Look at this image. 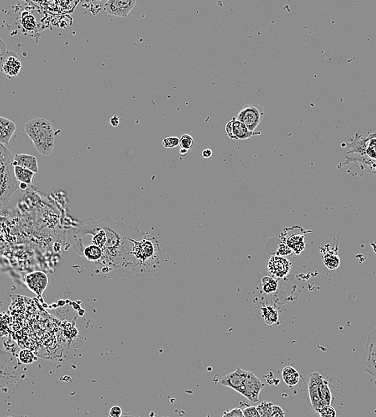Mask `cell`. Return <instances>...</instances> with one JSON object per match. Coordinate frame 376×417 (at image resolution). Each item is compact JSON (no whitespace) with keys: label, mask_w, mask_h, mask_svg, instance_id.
Here are the masks:
<instances>
[{"label":"cell","mask_w":376,"mask_h":417,"mask_svg":"<svg viewBox=\"0 0 376 417\" xmlns=\"http://www.w3.org/2000/svg\"><path fill=\"white\" fill-rule=\"evenodd\" d=\"M136 3L133 0H108L104 5V10L111 16L127 17Z\"/></svg>","instance_id":"8"},{"label":"cell","mask_w":376,"mask_h":417,"mask_svg":"<svg viewBox=\"0 0 376 417\" xmlns=\"http://www.w3.org/2000/svg\"><path fill=\"white\" fill-rule=\"evenodd\" d=\"M83 256L89 261H94L96 263H101L104 258V251L97 245H89L83 250Z\"/></svg>","instance_id":"16"},{"label":"cell","mask_w":376,"mask_h":417,"mask_svg":"<svg viewBox=\"0 0 376 417\" xmlns=\"http://www.w3.org/2000/svg\"><path fill=\"white\" fill-rule=\"evenodd\" d=\"M318 414L319 417H337V411L331 405L324 406Z\"/></svg>","instance_id":"26"},{"label":"cell","mask_w":376,"mask_h":417,"mask_svg":"<svg viewBox=\"0 0 376 417\" xmlns=\"http://www.w3.org/2000/svg\"><path fill=\"white\" fill-rule=\"evenodd\" d=\"M25 133L39 154L49 156L53 153L55 145V133L50 121L42 117L30 120L25 124Z\"/></svg>","instance_id":"2"},{"label":"cell","mask_w":376,"mask_h":417,"mask_svg":"<svg viewBox=\"0 0 376 417\" xmlns=\"http://www.w3.org/2000/svg\"><path fill=\"white\" fill-rule=\"evenodd\" d=\"M0 44H1V45H0V58H1L7 52V46H6V44L3 43V41L1 40Z\"/></svg>","instance_id":"34"},{"label":"cell","mask_w":376,"mask_h":417,"mask_svg":"<svg viewBox=\"0 0 376 417\" xmlns=\"http://www.w3.org/2000/svg\"><path fill=\"white\" fill-rule=\"evenodd\" d=\"M322 375L318 372H313L309 376V383H308V390H309V396H310V407L315 413H319V411L323 408L322 404L320 397H319V382L322 378Z\"/></svg>","instance_id":"10"},{"label":"cell","mask_w":376,"mask_h":417,"mask_svg":"<svg viewBox=\"0 0 376 417\" xmlns=\"http://www.w3.org/2000/svg\"><path fill=\"white\" fill-rule=\"evenodd\" d=\"M221 417H244L242 409L234 408L231 411H227L224 413Z\"/></svg>","instance_id":"31"},{"label":"cell","mask_w":376,"mask_h":417,"mask_svg":"<svg viewBox=\"0 0 376 417\" xmlns=\"http://www.w3.org/2000/svg\"><path fill=\"white\" fill-rule=\"evenodd\" d=\"M162 144L166 149H174L180 145V139L177 137H169L163 140Z\"/></svg>","instance_id":"27"},{"label":"cell","mask_w":376,"mask_h":417,"mask_svg":"<svg viewBox=\"0 0 376 417\" xmlns=\"http://www.w3.org/2000/svg\"><path fill=\"white\" fill-rule=\"evenodd\" d=\"M194 144V140L193 137L189 134H184V135L180 138V146L182 149H191Z\"/></svg>","instance_id":"25"},{"label":"cell","mask_w":376,"mask_h":417,"mask_svg":"<svg viewBox=\"0 0 376 417\" xmlns=\"http://www.w3.org/2000/svg\"><path fill=\"white\" fill-rule=\"evenodd\" d=\"M36 173L32 172L31 170L21 167V166H15V175H16L17 181L20 183H26L28 185L32 184V179Z\"/></svg>","instance_id":"20"},{"label":"cell","mask_w":376,"mask_h":417,"mask_svg":"<svg viewBox=\"0 0 376 417\" xmlns=\"http://www.w3.org/2000/svg\"><path fill=\"white\" fill-rule=\"evenodd\" d=\"M264 116V111L260 105L257 104H248L242 108L236 118L246 124L249 130L254 133L262 122Z\"/></svg>","instance_id":"5"},{"label":"cell","mask_w":376,"mask_h":417,"mask_svg":"<svg viewBox=\"0 0 376 417\" xmlns=\"http://www.w3.org/2000/svg\"><path fill=\"white\" fill-rule=\"evenodd\" d=\"M273 416L274 417H285V412L280 406L273 405Z\"/></svg>","instance_id":"32"},{"label":"cell","mask_w":376,"mask_h":417,"mask_svg":"<svg viewBox=\"0 0 376 417\" xmlns=\"http://www.w3.org/2000/svg\"><path fill=\"white\" fill-rule=\"evenodd\" d=\"M1 60V70L9 77H14L20 72L22 63L13 52L7 51Z\"/></svg>","instance_id":"11"},{"label":"cell","mask_w":376,"mask_h":417,"mask_svg":"<svg viewBox=\"0 0 376 417\" xmlns=\"http://www.w3.org/2000/svg\"><path fill=\"white\" fill-rule=\"evenodd\" d=\"M122 409L119 406H114L112 407L109 411V417H121L122 416Z\"/></svg>","instance_id":"33"},{"label":"cell","mask_w":376,"mask_h":417,"mask_svg":"<svg viewBox=\"0 0 376 417\" xmlns=\"http://www.w3.org/2000/svg\"><path fill=\"white\" fill-rule=\"evenodd\" d=\"M375 385H376V380H375Z\"/></svg>","instance_id":"40"},{"label":"cell","mask_w":376,"mask_h":417,"mask_svg":"<svg viewBox=\"0 0 376 417\" xmlns=\"http://www.w3.org/2000/svg\"><path fill=\"white\" fill-rule=\"evenodd\" d=\"M27 287L37 295H41L48 286V278L43 271L29 273L25 276Z\"/></svg>","instance_id":"9"},{"label":"cell","mask_w":376,"mask_h":417,"mask_svg":"<svg viewBox=\"0 0 376 417\" xmlns=\"http://www.w3.org/2000/svg\"><path fill=\"white\" fill-rule=\"evenodd\" d=\"M121 417H140L139 416L133 414V413H123Z\"/></svg>","instance_id":"37"},{"label":"cell","mask_w":376,"mask_h":417,"mask_svg":"<svg viewBox=\"0 0 376 417\" xmlns=\"http://www.w3.org/2000/svg\"><path fill=\"white\" fill-rule=\"evenodd\" d=\"M262 290L267 293H272L277 290L278 283L274 278L269 277H264L262 280Z\"/></svg>","instance_id":"23"},{"label":"cell","mask_w":376,"mask_h":417,"mask_svg":"<svg viewBox=\"0 0 376 417\" xmlns=\"http://www.w3.org/2000/svg\"><path fill=\"white\" fill-rule=\"evenodd\" d=\"M263 387L264 384L253 372L245 371L244 393L242 396L251 402L257 403Z\"/></svg>","instance_id":"6"},{"label":"cell","mask_w":376,"mask_h":417,"mask_svg":"<svg viewBox=\"0 0 376 417\" xmlns=\"http://www.w3.org/2000/svg\"><path fill=\"white\" fill-rule=\"evenodd\" d=\"M28 185L26 183H20L19 185V187H20L22 190H26V189L28 188Z\"/></svg>","instance_id":"39"},{"label":"cell","mask_w":376,"mask_h":417,"mask_svg":"<svg viewBox=\"0 0 376 417\" xmlns=\"http://www.w3.org/2000/svg\"><path fill=\"white\" fill-rule=\"evenodd\" d=\"M212 150L210 149H205V150H203L202 152V156L203 157H205V158H210L212 156Z\"/></svg>","instance_id":"36"},{"label":"cell","mask_w":376,"mask_h":417,"mask_svg":"<svg viewBox=\"0 0 376 417\" xmlns=\"http://www.w3.org/2000/svg\"><path fill=\"white\" fill-rule=\"evenodd\" d=\"M273 405L274 403L269 401H263L257 406L260 417H274L273 416Z\"/></svg>","instance_id":"22"},{"label":"cell","mask_w":376,"mask_h":417,"mask_svg":"<svg viewBox=\"0 0 376 417\" xmlns=\"http://www.w3.org/2000/svg\"><path fill=\"white\" fill-rule=\"evenodd\" d=\"M367 154L370 157L376 159V139L370 140L369 145L367 149Z\"/></svg>","instance_id":"30"},{"label":"cell","mask_w":376,"mask_h":417,"mask_svg":"<svg viewBox=\"0 0 376 417\" xmlns=\"http://www.w3.org/2000/svg\"><path fill=\"white\" fill-rule=\"evenodd\" d=\"M22 24L23 28L28 31L34 30L36 27V21L34 16L30 14L28 12H26V14L23 15L22 17Z\"/></svg>","instance_id":"24"},{"label":"cell","mask_w":376,"mask_h":417,"mask_svg":"<svg viewBox=\"0 0 376 417\" xmlns=\"http://www.w3.org/2000/svg\"><path fill=\"white\" fill-rule=\"evenodd\" d=\"M16 124L11 120L0 117V142L1 144H9L12 136L16 132Z\"/></svg>","instance_id":"15"},{"label":"cell","mask_w":376,"mask_h":417,"mask_svg":"<svg viewBox=\"0 0 376 417\" xmlns=\"http://www.w3.org/2000/svg\"><path fill=\"white\" fill-rule=\"evenodd\" d=\"M245 371L238 368L233 372L229 373L221 380V384L225 387H231L240 394L244 393Z\"/></svg>","instance_id":"12"},{"label":"cell","mask_w":376,"mask_h":417,"mask_svg":"<svg viewBox=\"0 0 376 417\" xmlns=\"http://www.w3.org/2000/svg\"><path fill=\"white\" fill-rule=\"evenodd\" d=\"M322 252H323L324 264L329 270L334 271L340 266V259L338 256L336 250L331 251L324 249Z\"/></svg>","instance_id":"19"},{"label":"cell","mask_w":376,"mask_h":417,"mask_svg":"<svg viewBox=\"0 0 376 417\" xmlns=\"http://www.w3.org/2000/svg\"><path fill=\"white\" fill-rule=\"evenodd\" d=\"M161 245L155 238L133 240L132 250L122 267L134 274L154 271L161 262Z\"/></svg>","instance_id":"1"},{"label":"cell","mask_w":376,"mask_h":417,"mask_svg":"<svg viewBox=\"0 0 376 417\" xmlns=\"http://www.w3.org/2000/svg\"><path fill=\"white\" fill-rule=\"evenodd\" d=\"M291 269V263L286 258L273 256L268 261V270L275 277L283 278L289 274Z\"/></svg>","instance_id":"13"},{"label":"cell","mask_w":376,"mask_h":417,"mask_svg":"<svg viewBox=\"0 0 376 417\" xmlns=\"http://www.w3.org/2000/svg\"><path fill=\"white\" fill-rule=\"evenodd\" d=\"M286 243L288 247L294 250L297 254H299L305 248L304 235L303 234H292L287 239H286Z\"/></svg>","instance_id":"18"},{"label":"cell","mask_w":376,"mask_h":417,"mask_svg":"<svg viewBox=\"0 0 376 417\" xmlns=\"http://www.w3.org/2000/svg\"><path fill=\"white\" fill-rule=\"evenodd\" d=\"M244 417H260L257 407L249 406L242 410Z\"/></svg>","instance_id":"29"},{"label":"cell","mask_w":376,"mask_h":417,"mask_svg":"<svg viewBox=\"0 0 376 417\" xmlns=\"http://www.w3.org/2000/svg\"><path fill=\"white\" fill-rule=\"evenodd\" d=\"M119 124H120V118H119L117 115H114V116L111 118V124H112L113 127H117L118 126Z\"/></svg>","instance_id":"35"},{"label":"cell","mask_w":376,"mask_h":417,"mask_svg":"<svg viewBox=\"0 0 376 417\" xmlns=\"http://www.w3.org/2000/svg\"><path fill=\"white\" fill-rule=\"evenodd\" d=\"M19 360L23 364H30L34 361V355L28 351H22L19 353Z\"/></svg>","instance_id":"28"},{"label":"cell","mask_w":376,"mask_h":417,"mask_svg":"<svg viewBox=\"0 0 376 417\" xmlns=\"http://www.w3.org/2000/svg\"><path fill=\"white\" fill-rule=\"evenodd\" d=\"M188 151H189V150H187V149H182V148H180V151H179V153H180V154H182V155H185V154H187Z\"/></svg>","instance_id":"38"},{"label":"cell","mask_w":376,"mask_h":417,"mask_svg":"<svg viewBox=\"0 0 376 417\" xmlns=\"http://www.w3.org/2000/svg\"></svg>","instance_id":"41"},{"label":"cell","mask_w":376,"mask_h":417,"mask_svg":"<svg viewBox=\"0 0 376 417\" xmlns=\"http://www.w3.org/2000/svg\"><path fill=\"white\" fill-rule=\"evenodd\" d=\"M13 165L15 166H21L31 170L32 172H39V165L36 157L30 154H20L15 155L14 162Z\"/></svg>","instance_id":"14"},{"label":"cell","mask_w":376,"mask_h":417,"mask_svg":"<svg viewBox=\"0 0 376 417\" xmlns=\"http://www.w3.org/2000/svg\"><path fill=\"white\" fill-rule=\"evenodd\" d=\"M361 366L362 371L376 377V327L367 335L364 352L362 354Z\"/></svg>","instance_id":"4"},{"label":"cell","mask_w":376,"mask_h":417,"mask_svg":"<svg viewBox=\"0 0 376 417\" xmlns=\"http://www.w3.org/2000/svg\"><path fill=\"white\" fill-rule=\"evenodd\" d=\"M282 376H283V381L285 383H286L289 387H293V386L298 384L299 379H300V374L294 367H290V366H288V367H284L283 369Z\"/></svg>","instance_id":"17"},{"label":"cell","mask_w":376,"mask_h":417,"mask_svg":"<svg viewBox=\"0 0 376 417\" xmlns=\"http://www.w3.org/2000/svg\"><path fill=\"white\" fill-rule=\"evenodd\" d=\"M15 156L4 144H0V208H2L12 199L18 188V181L13 165Z\"/></svg>","instance_id":"3"},{"label":"cell","mask_w":376,"mask_h":417,"mask_svg":"<svg viewBox=\"0 0 376 417\" xmlns=\"http://www.w3.org/2000/svg\"><path fill=\"white\" fill-rule=\"evenodd\" d=\"M262 317L268 325H273L278 320V312L275 307L265 306L262 308Z\"/></svg>","instance_id":"21"},{"label":"cell","mask_w":376,"mask_h":417,"mask_svg":"<svg viewBox=\"0 0 376 417\" xmlns=\"http://www.w3.org/2000/svg\"><path fill=\"white\" fill-rule=\"evenodd\" d=\"M226 132L229 138L234 140H249L253 135H258L260 133H253L249 130L246 124L240 122L236 117L232 119L226 124Z\"/></svg>","instance_id":"7"},{"label":"cell","mask_w":376,"mask_h":417,"mask_svg":"<svg viewBox=\"0 0 376 417\" xmlns=\"http://www.w3.org/2000/svg\"></svg>","instance_id":"42"}]
</instances>
